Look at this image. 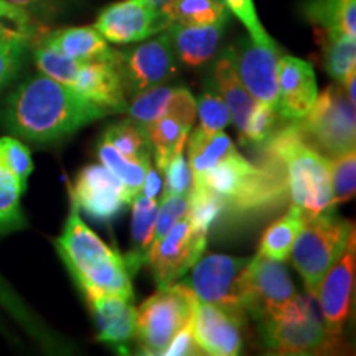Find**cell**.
<instances>
[{"label":"cell","instance_id":"cell-11","mask_svg":"<svg viewBox=\"0 0 356 356\" xmlns=\"http://www.w3.org/2000/svg\"><path fill=\"white\" fill-rule=\"evenodd\" d=\"M126 185L104 165H88L71 186V204L95 221L109 222L131 204Z\"/></svg>","mask_w":356,"mask_h":356},{"label":"cell","instance_id":"cell-9","mask_svg":"<svg viewBox=\"0 0 356 356\" xmlns=\"http://www.w3.org/2000/svg\"><path fill=\"white\" fill-rule=\"evenodd\" d=\"M208 234L197 231L184 218L168 229L159 241L152 243L147 252L145 262L157 284V289H165L184 277L207 249Z\"/></svg>","mask_w":356,"mask_h":356},{"label":"cell","instance_id":"cell-22","mask_svg":"<svg viewBox=\"0 0 356 356\" xmlns=\"http://www.w3.org/2000/svg\"><path fill=\"white\" fill-rule=\"evenodd\" d=\"M226 24L177 25L167 29L177 60L191 68L207 65L216 56Z\"/></svg>","mask_w":356,"mask_h":356},{"label":"cell","instance_id":"cell-8","mask_svg":"<svg viewBox=\"0 0 356 356\" xmlns=\"http://www.w3.org/2000/svg\"><path fill=\"white\" fill-rule=\"evenodd\" d=\"M241 282L244 312L256 320L274 317L297 296L284 262L259 252L248 261Z\"/></svg>","mask_w":356,"mask_h":356},{"label":"cell","instance_id":"cell-18","mask_svg":"<svg viewBox=\"0 0 356 356\" xmlns=\"http://www.w3.org/2000/svg\"><path fill=\"white\" fill-rule=\"evenodd\" d=\"M126 111L131 119L142 126H147L162 115H172L191 129L197 119V99L184 86L159 84L134 95Z\"/></svg>","mask_w":356,"mask_h":356},{"label":"cell","instance_id":"cell-20","mask_svg":"<svg viewBox=\"0 0 356 356\" xmlns=\"http://www.w3.org/2000/svg\"><path fill=\"white\" fill-rule=\"evenodd\" d=\"M95 317L97 338L104 343L127 351V343L134 338L136 328V307L134 299L121 296L84 297Z\"/></svg>","mask_w":356,"mask_h":356},{"label":"cell","instance_id":"cell-33","mask_svg":"<svg viewBox=\"0 0 356 356\" xmlns=\"http://www.w3.org/2000/svg\"><path fill=\"white\" fill-rule=\"evenodd\" d=\"M33 60L40 73L70 88H73L74 81H76L79 68H81L83 63V61L65 56L63 53L53 50V48L38 42L33 47Z\"/></svg>","mask_w":356,"mask_h":356},{"label":"cell","instance_id":"cell-35","mask_svg":"<svg viewBox=\"0 0 356 356\" xmlns=\"http://www.w3.org/2000/svg\"><path fill=\"white\" fill-rule=\"evenodd\" d=\"M33 38L19 30L0 37V91L19 74Z\"/></svg>","mask_w":356,"mask_h":356},{"label":"cell","instance_id":"cell-44","mask_svg":"<svg viewBox=\"0 0 356 356\" xmlns=\"http://www.w3.org/2000/svg\"><path fill=\"white\" fill-rule=\"evenodd\" d=\"M165 356H190V355H202V350L198 348L197 340L193 335V325L191 320L188 323H185L180 330L177 332V335L172 338V341L168 346L163 350Z\"/></svg>","mask_w":356,"mask_h":356},{"label":"cell","instance_id":"cell-14","mask_svg":"<svg viewBox=\"0 0 356 356\" xmlns=\"http://www.w3.org/2000/svg\"><path fill=\"white\" fill-rule=\"evenodd\" d=\"M356 274V241L355 236L346 244L341 256L323 275L315 299L318 300L323 317V327L332 335L340 337L350 318L353 302Z\"/></svg>","mask_w":356,"mask_h":356},{"label":"cell","instance_id":"cell-2","mask_svg":"<svg viewBox=\"0 0 356 356\" xmlns=\"http://www.w3.org/2000/svg\"><path fill=\"white\" fill-rule=\"evenodd\" d=\"M56 251L84 297L121 296L134 299L132 273L126 257L106 244L71 204Z\"/></svg>","mask_w":356,"mask_h":356},{"label":"cell","instance_id":"cell-32","mask_svg":"<svg viewBox=\"0 0 356 356\" xmlns=\"http://www.w3.org/2000/svg\"><path fill=\"white\" fill-rule=\"evenodd\" d=\"M97 157H99L102 165L113 172L126 185L132 198L140 191L145 180V173L152 163L150 160H131L124 157L106 140H101V144L97 145Z\"/></svg>","mask_w":356,"mask_h":356},{"label":"cell","instance_id":"cell-28","mask_svg":"<svg viewBox=\"0 0 356 356\" xmlns=\"http://www.w3.org/2000/svg\"><path fill=\"white\" fill-rule=\"evenodd\" d=\"M317 42L325 71L341 84L348 73L356 70V38L318 29Z\"/></svg>","mask_w":356,"mask_h":356},{"label":"cell","instance_id":"cell-23","mask_svg":"<svg viewBox=\"0 0 356 356\" xmlns=\"http://www.w3.org/2000/svg\"><path fill=\"white\" fill-rule=\"evenodd\" d=\"M213 79H215L216 91L220 92L226 106H228L231 121L238 129V132L241 134L244 124H246L249 114L254 109L257 101L249 95L241 79L238 78L234 66L231 63V58L226 51L216 61L215 70H213Z\"/></svg>","mask_w":356,"mask_h":356},{"label":"cell","instance_id":"cell-45","mask_svg":"<svg viewBox=\"0 0 356 356\" xmlns=\"http://www.w3.org/2000/svg\"><path fill=\"white\" fill-rule=\"evenodd\" d=\"M6 2L12 3V6L22 8L26 13L33 17L35 20H44L51 19L61 10V3L63 0H6Z\"/></svg>","mask_w":356,"mask_h":356},{"label":"cell","instance_id":"cell-10","mask_svg":"<svg viewBox=\"0 0 356 356\" xmlns=\"http://www.w3.org/2000/svg\"><path fill=\"white\" fill-rule=\"evenodd\" d=\"M126 95H137L159 84L167 83L178 71L177 55L173 51L167 30L159 37L147 38L127 51H118L115 58Z\"/></svg>","mask_w":356,"mask_h":356},{"label":"cell","instance_id":"cell-27","mask_svg":"<svg viewBox=\"0 0 356 356\" xmlns=\"http://www.w3.org/2000/svg\"><path fill=\"white\" fill-rule=\"evenodd\" d=\"M144 127L147 139L152 147L155 167L159 172H162L173 155L184 152L191 129L172 115H162Z\"/></svg>","mask_w":356,"mask_h":356},{"label":"cell","instance_id":"cell-37","mask_svg":"<svg viewBox=\"0 0 356 356\" xmlns=\"http://www.w3.org/2000/svg\"><path fill=\"white\" fill-rule=\"evenodd\" d=\"M330 180H332V204L350 202L355 197L356 188V154L355 149L330 159Z\"/></svg>","mask_w":356,"mask_h":356},{"label":"cell","instance_id":"cell-13","mask_svg":"<svg viewBox=\"0 0 356 356\" xmlns=\"http://www.w3.org/2000/svg\"><path fill=\"white\" fill-rule=\"evenodd\" d=\"M226 53L249 95L256 101L277 108V61L280 56L277 44H262L251 38H243L236 47L228 48Z\"/></svg>","mask_w":356,"mask_h":356},{"label":"cell","instance_id":"cell-24","mask_svg":"<svg viewBox=\"0 0 356 356\" xmlns=\"http://www.w3.org/2000/svg\"><path fill=\"white\" fill-rule=\"evenodd\" d=\"M132 249L126 254V262L132 275L140 269L145 262L147 252L154 241L155 220L159 213V198H150L147 195L139 193L132 198Z\"/></svg>","mask_w":356,"mask_h":356},{"label":"cell","instance_id":"cell-15","mask_svg":"<svg viewBox=\"0 0 356 356\" xmlns=\"http://www.w3.org/2000/svg\"><path fill=\"white\" fill-rule=\"evenodd\" d=\"M262 340L269 350L279 355H315L333 350L338 337L332 335L317 317L302 320H261Z\"/></svg>","mask_w":356,"mask_h":356},{"label":"cell","instance_id":"cell-1","mask_svg":"<svg viewBox=\"0 0 356 356\" xmlns=\"http://www.w3.org/2000/svg\"><path fill=\"white\" fill-rule=\"evenodd\" d=\"M111 114L96 102L55 79L37 74L8 95L0 109V126L12 136L48 144L71 136Z\"/></svg>","mask_w":356,"mask_h":356},{"label":"cell","instance_id":"cell-3","mask_svg":"<svg viewBox=\"0 0 356 356\" xmlns=\"http://www.w3.org/2000/svg\"><path fill=\"white\" fill-rule=\"evenodd\" d=\"M259 149L279 162L292 207L299 208L305 220L333 211L330 159L312 149L296 124L280 126Z\"/></svg>","mask_w":356,"mask_h":356},{"label":"cell","instance_id":"cell-17","mask_svg":"<svg viewBox=\"0 0 356 356\" xmlns=\"http://www.w3.org/2000/svg\"><path fill=\"white\" fill-rule=\"evenodd\" d=\"M277 83L280 118L287 122L304 118L318 96L312 65L296 56H279Z\"/></svg>","mask_w":356,"mask_h":356},{"label":"cell","instance_id":"cell-6","mask_svg":"<svg viewBox=\"0 0 356 356\" xmlns=\"http://www.w3.org/2000/svg\"><path fill=\"white\" fill-rule=\"evenodd\" d=\"M198 299L184 282L159 289L136 309L134 338L142 355H162L177 332L193 318Z\"/></svg>","mask_w":356,"mask_h":356},{"label":"cell","instance_id":"cell-38","mask_svg":"<svg viewBox=\"0 0 356 356\" xmlns=\"http://www.w3.org/2000/svg\"><path fill=\"white\" fill-rule=\"evenodd\" d=\"M197 115L200 119L198 131L213 134L222 131L231 122V114L225 99L216 88L207 89L197 101Z\"/></svg>","mask_w":356,"mask_h":356},{"label":"cell","instance_id":"cell-31","mask_svg":"<svg viewBox=\"0 0 356 356\" xmlns=\"http://www.w3.org/2000/svg\"><path fill=\"white\" fill-rule=\"evenodd\" d=\"M102 140L131 160H150L152 157V147L147 139L145 127L134 119L111 124L104 131Z\"/></svg>","mask_w":356,"mask_h":356},{"label":"cell","instance_id":"cell-12","mask_svg":"<svg viewBox=\"0 0 356 356\" xmlns=\"http://www.w3.org/2000/svg\"><path fill=\"white\" fill-rule=\"evenodd\" d=\"M95 29L114 44L139 43L168 29L162 13L147 0H121L102 8Z\"/></svg>","mask_w":356,"mask_h":356},{"label":"cell","instance_id":"cell-34","mask_svg":"<svg viewBox=\"0 0 356 356\" xmlns=\"http://www.w3.org/2000/svg\"><path fill=\"white\" fill-rule=\"evenodd\" d=\"M282 122L287 121L280 118L277 108H274L273 104H267V102L257 101L254 109L249 114L246 124H244L243 132L239 134L241 144L259 149L280 126H284Z\"/></svg>","mask_w":356,"mask_h":356},{"label":"cell","instance_id":"cell-40","mask_svg":"<svg viewBox=\"0 0 356 356\" xmlns=\"http://www.w3.org/2000/svg\"><path fill=\"white\" fill-rule=\"evenodd\" d=\"M160 175L165 180L163 195H190L193 188V172L184 152L173 155Z\"/></svg>","mask_w":356,"mask_h":356},{"label":"cell","instance_id":"cell-42","mask_svg":"<svg viewBox=\"0 0 356 356\" xmlns=\"http://www.w3.org/2000/svg\"><path fill=\"white\" fill-rule=\"evenodd\" d=\"M228 10L246 26L249 38L262 44H273L274 40L266 32L259 17H257L254 0H222Z\"/></svg>","mask_w":356,"mask_h":356},{"label":"cell","instance_id":"cell-39","mask_svg":"<svg viewBox=\"0 0 356 356\" xmlns=\"http://www.w3.org/2000/svg\"><path fill=\"white\" fill-rule=\"evenodd\" d=\"M0 163L24 184L33 172L32 152L24 142L12 136L0 137Z\"/></svg>","mask_w":356,"mask_h":356},{"label":"cell","instance_id":"cell-21","mask_svg":"<svg viewBox=\"0 0 356 356\" xmlns=\"http://www.w3.org/2000/svg\"><path fill=\"white\" fill-rule=\"evenodd\" d=\"M38 43L78 61H115L118 51L95 26H65L43 33Z\"/></svg>","mask_w":356,"mask_h":356},{"label":"cell","instance_id":"cell-25","mask_svg":"<svg viewBox=\"0 0 356 356\" xmlns=\"http://www.w3.org/2000/svg\"><path fill=\"white\" fill-rule=\"evenodd\" d=\"M302 15L317 29L356 38V0H305Z\"/></svg>","mask_w":356,"mask_h":356},{"label":"cell","instance_id":"cell-43","mask_svg":"<svg viewBox=\"0 0 356 356\" xmlns=\"http://www.w3.org/2000/svg\"><path fill=\"white\" fill-rule=\"evenodd\" d=\"M0 24H6L12 29L20 30L30 37L35 38L38 33H42V26L30 13H26L22 8L12 6V3L0 0Z\"/></svg>","mask_w":356,"mask_h":356},{"label":"cell","instance_id":"cell-41","mask_svg":"<svg viewBox=\"0 0 356 356\" xmlns=\"http://www.w3.org/2000/svg\"><path fill=\"white\" fill-rule=\"evenodd\" d=\"M186 211H188V195H162V202H159L152 243L167 234L175 222L184 220Z\"/></svg>","mask_w":356,"mask_h":356},{"label":"cell","instance_id":"cell-36","mask_svg":"<svg viewBox=\"0 0 356 356\" xmlns=\"http://www.w3.org/2000/svg\"><path fill=\"white\" fill-rule=\"evenodd\" d=\"M222 215V203L221 200L213 195L211 191L204 190L203 186L193 185L188 195V218L190 225L202 233H210L211 226L218 221V218Z\"/></svg>","mask_w":356,"mask_h":356},{"label":"cell","instance_id":"cell-5","mask_svg":"<svg viewBox=\"0 0 356 356\" xmlns=\"http://www.w3.org/2000/svg\"><path fill=\"white\" fill-rule=\"evenodd\" d=\"M292 122L302 139L327 159H335L355 149V104L341 84H330L317 96L304 118Z\"/></svg>","mask_w":356,"mask_h":356},{"label":"cell","instance_id":"cell-16","mask_svg":"<svg viewBox=\"0 0 356 356\" xmlns=\"http://www.w3.org/2000/svg\"><path fill=\"white\" fill-rule=\"evenodd\" d=\"M246 317L220 305L200 302L195 307L193 335L202 355L236 356L243 350L241 328Z\"/></svg>","mask_w":356,"mask_h":356},{"label":"cell","instance_id":"cell-26","mask_svg":"<svg viewBox=\"0 0 356 356\" xmlns=\"http://www.w3.org/2000/svg\"><path fill=\"white\" fill-rule=\"evenodd\" d=\"M170 26L211 25L228 22V8L222 0H168L159 8Z\"/></svg>","mask_w":356,"mask_h":356},{"label":"cell","instance_id":"cell-46","mask_svg":"<svg viewBox=\"0 0 356 356\" xmlns=\"http://www.w3.org/2000/svg\"><path fill=\"white\" fill-rule=\"evenodd\" d=\"M147 2H149V3H152V6H154V7H157V8H160V7H162V6H163V3H165V2H168V0H147Z\"/></svg>","mask_w":356,"mask_h":356},{"label":"cell","instance_id":"cell-29","mask_svg":"<svg viewBox=\"0 0 356 356\" xmlns=\"http://www.w3.org/2000/svg\"><path fill=\"white\" fill-rule=\"evenodd\" d=\"M305 218L299 208L291 207L289 211L264 231L259 244V254L270 257L274 261H287L292 246L299 236Z\"/></svg>","mask_w":356,"mask_h":356},{"label":"cell","instance_id":"cell-19","mask_svg":"<svg viewBox=\"0 0 356 356\" xmlns=\"http://www.w3.org/2000/svg\"><path fill=\"white\" fill-rule=\"evenodd\" d=\"M73 89L111 114L127 108L126 88L115 61H83Z\"/></svg>","mask_w":356,"mask_h":356},{"label":"cell","instance_id":"cell-30","mask_svg":"<svg viewBox=\"0 0 356 356\" xmlns=\"http://www.w3.org/2000/svg\"><path fill=\"white\" fill-rule=\"evenodd\" d=\"M26 184L0 163V236L22 229L26 225L22 197Z\"/></svg>","mask_w":356,"mask_h":356},{"label":"cell","instance_id":"cell-7","mask_svg":"<svg viewBox=\"0 0 356 356\" xmlns=\"http://www.w3.org/2000/svg\"><path fill=\"white\" fill-rule=\"evenodd\" d=\"M248 261L249 257L226 254L202 256L191 267L190 277L181 282L191 289L200 302L220 305L246 317L241 279Z\"/></svg>","mask_w":356,"mask_h":356},{"label":"cell","instance_id":"cell-4","mask_svg":"<svg viewBox=\"0 0 356 356\" xmlns=\"http://www.w3.org/2000/svg\"><path fill=\"white\" fill-rule=\"evenodd\" d=\"M353 236V222L335 216L333 211L304 221L289 257L312 299L317 297L323 275L341 256Z\"/></svg>","mask_w":356,"mask_h":356}]
</instances>
